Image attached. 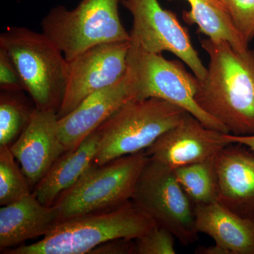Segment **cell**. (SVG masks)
Returning a JSON list of instances; mask_svg holds the SVG:
<instances>
[{
  "label": "cell",
  "mask_w": 254,
  "mask_h": 254,
  "mask_svg": "<svg viewBox=\"0 0 254 254\" xmlns=\"http://www.w3.org/2000/svg\"><path fill=\"white\" fill-rule=\"evenodd\" d=\"M175 239L171 232L156 225L134 240V254H176Z\"/></svg>",
  "instance_id": "cell-22"
},
{
  "label": "cell",
  "mask_w": 254,
  "mask_h": 254,
  "mask_svg": "<svg viewBox=\"0 0 254 254\" xmlns=\"http://www.w3.org/2000/svg\"><path fill=\"white\" fill-rule=\"evenodd\" d=\"M171 1V0H169ZM190 11H184L182 18L187 24L197 25L198 33L214 41L228 42L237 51L248 49L237 31L224 0H185Z\"/></svg>",
  "instance_id": "cell-18"
},
{
  "label": "cell",
  "mask_w": 254,
  "mask_h": 254,
  "mask_svg": "<svg viewBox=\"0 0 254 254\" xmlns=\"http://www.w3.org/2000/svg\"><path fill=\"white\" fill-rule=\"evenodd\" d=\"M149 160L145 150L102 165H92L55 202L59 222L115 208L131 200L137 181Z\"/></svg>",
  "instance_id": "cell-5"
},
{
  "label": "cell",
  "mask_w": 254,
  "mask_h": 254,
  "mask_svg": "<svg viewBox=\"0 0 254 254\" xmlns=\"http://www.w3.org/2000/svg\"><path fill=\"white\" fill-rule=\"evenodd\" d=\"M0 88L1 91H25L22 80L9 54L0 48Z\"/></svg>",
  "instance_id": "cell-24"
},
{
  "label": "cell",
  "mask_w": 254,
  "mask_h": 254,
  "mask_svg": "<svg viewBox=\"0 0 254 254\" xmlns=\"http://www.w3.org/2000/svg\"><path fill=\"white\" fill-rule=\"evenodd\" d=\"M131 200L182 245H191L198 239L194 205L177 181L173 169L149 158Z\"/></svg>",
  "instance_id": "cell-8"
},
{
  "label": "cell",
  "mask_w": 254,
  "mask_h": 254,
  "mask_svg": "<svg viewBox=\"0 0 254 254\" xmlns=\"http://www.w3.org/2000/svg\"><path fill=\"white\" fill-rule=\"evenodd\" d=\"M135 100L159 98L180 107L211 129L229 133L221 123L205 113L195 95L199 80L178 60L165 59L162 54L147 53L131 46L127 59Z\"/></svg>",
  "instance_id": "cell-7"
},
{
  "label": "cell",
  "mask_w": 254,
  "mask_h": 254,
  "mask_svg": "<svg viewBox=\"0 0 254 254\" xmlns=\"http://www.w3.org/2000/svg\"><path fill=\"white\" fill-rule=\"evenodd\" d=\"M121 1L81 0L71 10L55 6L42 20L43 33L67 61L98 45L130 41L119 14Z\"/></svg>",
  "instance_id": "cell-6"
},
{
  "label": "cell",
  "mask_w": 254,
  "mask_h": 254,
  "mask_svg": "<svg viewBox=\"0 0 254 254\" xmlns=\"http://www.w3.org/2000/svg\"><path fill=\"white\" fill-rule=\"evenodd\" d=\"M234 25L246 44L254 38V0H224Z\"/></svg>",
  "instance_id": "cell-23"
},
{
  "label": "cell",
  "mask_w": 254,
  "mask_h": 254,
  "mask_svg": "<svg viewBox=\"0 0 254 254\" xmlns=\"http://www.w3.org/2000/svg\"><path fill=\"white\" fill-rule=\"evenodd\" d=\"M0 48L12 60L36 109L58 112L68 69L67 60L58 46L43 33L11 27L0 35Z\"/></svg>",
  "instance_id": "cell-3"
},
{
  "label": "cell",
  "mask_w": 254,
  "mask_h": 254,
  "mask_svg": "<svg viewBox=\"0 0 254 254\" xmlns=\"http://www.w3.org/2000/svg\"><path fill=\"white\" fill-rule=\"evenodd\" d=\"M59 222L54 205L43 204L33 192L0 208V251L15 248L23 242L44 237Z\"/></svg>",
  "instance_id": "cell-15"
},
{
  "label": "cell",
  "mask_w": 254,
  "mask_h": 254,
  "mask_svg": "<svg viewBox=\"0 0 254 254\" xmlns=\"http://www.w3.org/2000/svg\"><path fill=\"white\" fill-rule=\"evenodd\" d=\"M99 143V133L95 130L77 148L65 152L35 186L33 194L43 204H54L93 165Z\"/></svg>",
  "instance_id": "cell-17"
},
{
  "label": "cell",
  "mask_w": 254,
  "mask_h": 254,
  "mask_svg": "<svg viewBox=\"0 0 254 254\" xmlns=\"http://www.w3.org/2000/svg\"><path fill=\"white\" fill-rule=\"evenodd\" d=\"M9 148L30 186H36L66 152L58 129V112L35 108L29 123Z\"/></svg>",
  "instance_id": "cell-12"
},
{
  "label": "cell",
  "mask_w": 254,
  "mask_h": 254,
  "mask_svg": "<svg viewBox=\"0 0 254 254\" xmlns=\"http://www.w3.org/2000/svg\"><path fill=\"white\" fill-rule=\"evenodd\" d=\"M9 145L0 146V205H9L31 193L29 183L15 161Z\"/></svg>",
  "instance_id": "cell-21"
},
{
  "label": "cell",
  "mask_w": 254,
  "mask_h": 254,
  "mask_svg": "<svg viewBox=\"0 0 254 254\" xmlns=\"http://www.w3.org/2000/svg\"><path fill=\"white\" fill-rule=\"evenodd\" d=\"M156 224L131 200L115 208L59 222L41 240L1 252L6 254H84L105 242L135 240Z\"/></svg>",
  "instance_id": "cell-2"
},
{
  "label": "cell",
  "mask_w": 254,
  "mask_h": 254,
  "mask_svg": "<svg viewBox=\"0 0 254 254\" xmlns=\"http://www.w3.org/2000/svg\"><path fill=\"white\" fill-rule=\"evenodd\" d=\"M130 48V41L103 43L67 61V80L58 119L71 113L88 95L123 77Z\"/></svg>",
  "instance_id": "cell-10"
},
{
  "label": "cell",
  "mask_w": 254,
  "mask_h": 254,
  "mask_svg": "<svg viewBox=\"0 0 254 254\" xmlns=\"http://www.w3.org/2000/svg\"><path fill=\"white\" fill-rule=\"evenodd\" d=\"M216 155L201 163L174 170L177 181L194 205L218 201Z\"/></svg>",
  "instance_id": "cell-19"
},
{
  "label": "cell",
  "mask_w": 254,
  "mask_h": 254,
  "mask_svg": "<svg viewBox=\"0 0 254 254\" xmlns=\"http://www.w3.org/2000/svg\"><path fill=\"white\" fill-rule=\"evenodd\" d=\"M121 4L133 17L129 33L131 46L155 54L173 53L199 81L204 79L207 68L193 48L187 28L182 26L175 13L164 9L158 0H122Z\"/></svg>",
  "instance_id": "cell-9"
},
{
  "label": "cell",
  "mask_w": 254,
  "mask_h": 254,
  "mask_svg": "<svg viewBox=\"0 0 254 254\" xmlns=\"http://www.w3.org/2000/svg\"><path fill=\"white\" fill-rule=\"evenodd\" d=\"M215 164L218 202L242 218L254 220V150L230 143L217 154Z\"/></svg>",
  "instance_id": "cell-14"
},
{
  "label": "cell",
  "mask_w": 254,
  "mask_h": 254,
  "mask_svg": "<svg viewBox=\"0 0 254 254\" xmlns=\"http://www.w3.org/2000/svg\"><path fill=\"white\" fill-rule=\"evenodd\" d=\"M227 133L205 126L191 114L163 133L145 152L152 160L175 170L215 157L232 143Z\"/></svg>",
  "instance_id": "cell-11"
},
{
  "label": "cell",
  "mask_w": 254,
  "mask_h": 254,
  "mask_svg": "<svg viewBox=\"0 0 254 254\" xmlns=\"http://www.w3.org/2000/svg\"><path fill=\"white\" fill-rule=\"evenodd\" d=\"M197 231L230 254H254V220L244 218L218 201L194 205Z\"/></svg>",
  "instance_id": "cell-16"
},
{
  "label": "cell",
  "mask_w": 254,
  "mask_h": 254,
  "mask_svg": "<svg viewBox=\"0 0 254 254\" xmlns=\"http://www.w3.org/2000/svg\"><path fill=\"white\" fill-rule=\"evenodd\" d=\"M186 113L159 98L127 102L97 128L100 143L93 165L146 150Z\"/></svg>",
  "instance_id": "cell-4"
},
{
  "label": "cell",
  "mask_w": 254,
  "mask_h": 254,
  "mask_svg": "<svg viewBox=\"0 0 254 254\" xmlns=\"http://www.w3.org/2000/svg\"><path fill=\"white\" fill-rule=\"evenodd\" d=\"M91 254H134V240L120 239L110 241L96 247Z\"/></svg>",
  "instance_id": "cell-25"
},
{
  "label": "cell",
  "mask_w": 254,
  "mask_h": 254,
  "mask_svg": "<svg viewBox=\"0 0 254 254\" xmlns=\"http://www.w3.org/2000/svg\"><path fill=\"white\" fill-rule=\"evenodd\" d=\"M227 138L232 143H239L246 145L254 150V135L252 136H235L227 133Z\"/></svg>",
  "instance_id": "cell-26"
},
{
  "label": "cell",
  "mask_w": 254,
  "mask_h": 254,
  "mask_svg": "<svg viewBox=\"0 0 254 254\" xmlns=\"http://www.w3.org/2000/svg\"><path fill=\"white\" fill-rule=\"evenodd\" d=\"M135 100L131 76L127 69L111 86L92 93L71 113L58 119L60 138L66 151L77 148L124 104Z\"/></svg>",
  "instance_id": "cell-13"
},
{
  "label": "cell",
  "mask_w": 254,
  "mask_h": 254,
  "mask_svg": "<svg viewBox=\"0 0 254 254\" xmlns=\"http://www.w3.org/2000/svg\"><path fill=\"white\" fill-rule=\"evenodd\" d=\"M195 253L199 254H230L227 250L216 244L209 247H201L195 251Z\"/></svg>",
  "instance_id": "cell-27"
},
{
  "label": "cell",
  "mask_w": 254,
  "mask_h": 254,
  "mask_svg": "<svg viewBox=\"0 0 254 254\" xmlns=\"http://www.w3.org/2000/svg\"><path fill=\"white\" fill-rule=\"evenodd\" d=\"M200 45L210 62L195 102L230 134L254 135V50L237 51L228 42L208 38Z\"/></svg>",
  "instance_id": "cell-1"
},
{
  "label": "cell",
  "mask_w": 254,
  "mask_h": 254,
  "mask_svg": "<svg viewBox=\"0 0 254 254\" xmlns=\"http://www.w3.org/2000/svg\"><path fill=\"white\" fill-rule=\"evenodd\" d=\"M21 92L1 91L0 96V146L10 145L29 123L33 109L18 98Z\"/></svg>",
  "instance_id": "cell-20"
}]
</instances>
